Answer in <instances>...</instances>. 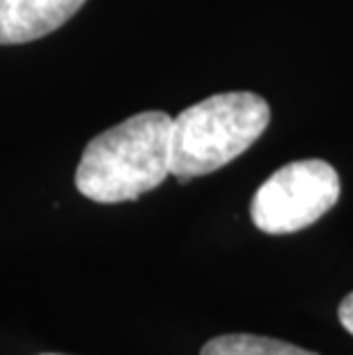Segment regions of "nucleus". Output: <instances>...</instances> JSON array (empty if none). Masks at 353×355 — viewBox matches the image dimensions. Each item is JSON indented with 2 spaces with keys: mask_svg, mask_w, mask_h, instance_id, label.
<instances>
[{
  "mask_svg": "<svg viewBox=\"0 0 353 355\" xmlns=\"http://www.w3.org/2000/svg\"><path fill=\"white\" fill-rule=\"evenodd\" d=\"M172 117L138 112L87 142L76 170V188L87 200L119 204L159 188L170 175Z\"/></svg>",
  "mask_w": 353,
  "mask_h": 355,
  "instance_id": "nucleus-1",
  "label": "nucleus"
},
{
  "mask_svg": "<svg viewBox=\"0 0 353 355\" xmlns=\"http://www.w3.org/2000/svg\"><path fill=\"white\" fill-rule=\"evenodd\" d=\"M271 108L255 92H223L172 119L170 175L191 181L234 161L266 131Z\"/></svg>",
  "mask_w": 353,
  "mask_h": 355,
  "instance_id": "nucleus-2",
  "label": "nucleus"
},
{
  "mask_svg": "<svg viewBox=\"0 0 353 355\" xmlns=\"http://www.w3.org/2000/svg\"><path fill=\"white\" fill-rule=\"evenodd\" d=\"M340 200V177L321 158L287 163L257 188L250 202L255 227L264 234H294L326 216Z\"/></svg>",
  "mask_w": 353,
  "mask_h": 355,
  "instance_id": "nucleus-3",
  "label": "nucleus"
},
{
  "mask_svg": "<svg viewBox=\"0 0 353 355\" xmlns=\"http://www.w3.org/2000/svg\"><path fill=\"white\" fill-rule=\"evenodd\" d=\"M83 5L85 0H0V46L42 40Z\"/></svg>",
  "mask_w": 353,
  "mask_h": 355,
  "instance_id": "nucleus-4",
  "label": "nucleus"
},
{
  "mask_svg": "<svg viewBox=\"0 0 353 355\" xmlns=\"http://www.w3.org/2000/svg\"><path fill=\"white\" fill-rule=\"evenodd\" d=\"M200 355H317L300 346L280 342V339L259 337V335H221L202 346Z\"/></svg>",
  "mask_w": 353,
  "mask_h": 355,
  "instance_id": "nucleus-5",
  "label": "nucleus"
},
{
  "mask_svg": "<svg viewBox=\"0 0 353 355\" xmlns=\"http://www.w3.org/2000/svg\"><path fill=\"white\" fill-rule=\"evenodd\" d=\"M340 323L353 335V291L340 303Z\"/></svg>",
  "mask_w": 353,
  "mask_h": 355,
  "instance_id": "nucleus-6",
  "label": "nucleus"
}]
</instances>
